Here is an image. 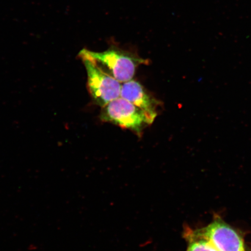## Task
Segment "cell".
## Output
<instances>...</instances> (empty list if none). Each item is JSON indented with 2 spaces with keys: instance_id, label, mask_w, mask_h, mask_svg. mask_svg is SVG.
Returning <instances> with one entry per match:
<instances>
[{
  "instance_id": "obj_2",
  "label": "cell",
  "mask_w": 251,
  "mask_h": 251,
  "mask_svg": "<svg viewBox=\"0 0 251 251\" xmlns=\"http://www.w3.org/2000/svg\"><path fill=\"white\" fill-rule=\"evenodd\" d=\"M102 108L100 119L102 122L132 131L139 137L143 130L153 123L142 110L121 97Z\"/></svg>"
},
{
  "instance_id": "obj_5",
  "label": "cell",
  "mask_w": 251,
  "mask_h": 251,
  "mask_svg": "<svg viewBox=\"0 0 251 251\" xmlns=\"http://www.w3.org/2000/svg\"><path fill=\"white\" fill-rule=\"evenodd\" d=\"M121 97L142 110L153 122L158 116V108L161 102L138 81L132 79L124 83Z\"/></svg>"
},
{
  "instance_id": "obj_1",
  "label": "cell",
  "mask_w": 251,
  "mask_h": 251,
  "mask_svg": "<svg viewBox=\"0 0 251 251\" xmlns=\"http://www.w3.org/2000/svg\"><path fill=\"white\" fill-rule=\"evenodd\" d=\"M78 56L91 59L121 83L132 80L139 65L149 64V60L141 58L136 53L116 46H111L102 52L84 49L81 50Z\"/></svg>"
},
{
  "instance_id": "obj_6",
  "label": "cell",
  "mask_w": 251,
  "mask_h": 251,
  "mask_svg": "<svg viewBox=\"0 0 251 251\" xmlns=\"http://www.w3.org/2000/svg\"><path fill=\"white\" fill-rule=\"evenodd\" d=\"M183 237L187 242L186 251H219L197 228H185Z\"/></svg>"
},
{
  "instance_id": "obj_3",
  "label": "cell",
  "mask_w": 251,
  "mask_h": 251,
  "mask_svg": "<svg viewBox=\"0 0 251 251\" xmlns=\"http://www.w3.org/2000/svg\"><path fill=\"white\" fill-rule=\"evenodd\" d=\"M87 75V86L94 103L101 108L121 97L122 83L91 59L80 57Z\"/></svg>"
},
{
  "instance_id": "obj_4",
  "label": "cell",
  "mask_w": 251,
  "mask_h": 251,
  "mask_svg": "<svg viewBox=\"0 0 251 251\" xmlns=\"http://www.w3.org/2000/svg\"><path fill=\"white\" fill-rule=\"evenodd\" d=\"M197 230L219 251H250L242 234L221 218H215L211 224Z\"/></svg>"
}]
</instances>
